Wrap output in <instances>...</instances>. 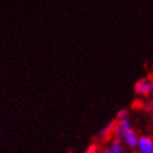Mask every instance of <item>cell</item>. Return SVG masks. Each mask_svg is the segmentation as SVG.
<instances>
[{"label":"cell","instance_id":"obj_5","mask_svg":"<svg viewBox=\"0 0 153 153\" xmlns=\"http://www.w3.org/2000/svg\"><path fill=\"white\" fill-rule=\"evenodd\" d=\"M102 153H124V142L119 138H115L111 141V144L105 148Z\"/></svg>","mask_w":153,"mask_h":153},{"label":"cell","instance_id":"obj_3","mask_svg":"<svg viewBox=\"0 0 153 153\" xmlns=\"http://www.w3.org/2000/svg\"><path fill=\"white\" fill-rule=\"evenodd\" d=\"M136 149L138 153H153V139L148 136H142L139 138Z\"/></svg>","mask_w":153,"mask_h":153},{"label":"cell","instance_id":"obj_8","mask_svg":"<svg viewBox=\"0 0 153 153\" xmlns=\"http://www.w3.org/2000/svg\"><path fill=\"white\" fill-rule=\"evenodd\" d=\"M97 152V149H96V146H94V144H92V146H90L89 149L86 150L85 153H96Z\"/></svg>","mask_w":153,"mask_h":153},{"label":"cell","instance_id":"obj_6","mask_svg":"<svg viewBox=\"0 0 153 153\" xmlns=\"http://www.w3.org/2000/svg\"><path fill=\"white\" fill-rule=\"evenodd\" d=\"M115 124H116V121H109L108 124H106L105 126L100 130V136H101V137H108V136L113 134Z\"/></svg>","mask_w":153,"mask_h":153},{"label":"cell","instance_id":"obj_9","mask_svg":"<svg viewBox=\"0 0 153 153\" xmlns=\"http://www.w3.org/2000/svg\"><path fill=\"white\" fill-rule=\"evenodd\" d=\"M146 107H147V109H149V111L153 112V100L151 101V102H149V103H147V104H146Z\"/></svg>","mask_w":153,"mask_h":153},{"label":"cell","instance_id":"obj_1","mask_svg":"<svg viewBox=\"0 0 153 153\" xmlns=\"http://www.w3.org/2000/svg\"><path fill=\"white\" fill-rule=\"evenodd\" d=\"M130 129H132V127H131V123L129 120V118H125V119H121V120H116L113 136L115 138L123 139V137L126 134V132L129 131Z\"/></svg>","mask_w":153,"mask_h":153},{"label":"cell","instance_id":"obj_2","mask_svg":"<svg viewBox=\"0 0 153 153\" xmlns=\"http://www.w3.org/2000/svg\"><path fill=\"white\" fill-rule=\"evenodd\" d=\"M151 88H152V80L150 79H141L134 84V92L138 95L147 96L150 95Z\"/></svg>","mask_w":153,"mask_h":153},{"label":"cell","instance_id":"obj_7","mask_svg":"<svg viewBox=\"0 0 153 153\" xmlns=\"http://www.w3.org/2000/svg\"><path fill=\"white\" fill-rule=\"evenodd\" d=\"M125 118H128V109H119L117 115H116V120H121V119H125Z\"/></svg>","mask_w":153,"mask_h":153},{"label":"cell","instance_id":"obj_4","mask_svg":"<svg viewBox=\"0 0 153 153\" xmlns=\"http://www.w3.org/2000/svg\"><path fill=\"white\" fill-rule=\"evenodd\" d=\"M139 136L134 129H130L129 131L126 132L124 137H123V142H124L128 148H131V149H136L138 144V141H139Z\"/></svg>","mask_w":153,"mask_h":153},{"label":"cell","instance_id":"obj_10","mask_svg":"<svg viewBox=\"0 0 153 153\" xmlns=\"http://www.w3.org/2000/svg\"><path fill=\"white\" fill-rule=\"evenodd\" d=\"M150 96L153 99V80H152V88H151V93H150Z\"/></svg>","mask_w":153,"mask_h":153}]
</instances>
